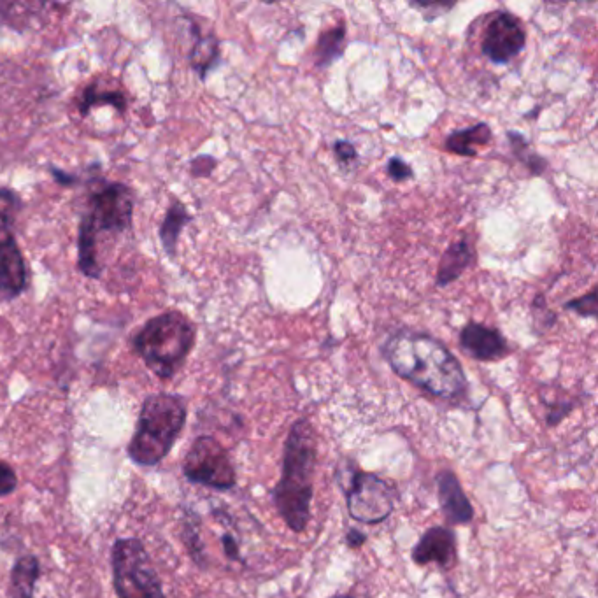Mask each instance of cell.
Listing matches in <instances>:
<instances>
[{
	"label": "cell",
	"instance_id": "obj_1",
	"mask_svg": "<svg viewBox=\"0 0 598 598\" xmlns=\"http://www.w3.org/2000/svg\"><path fill=\"white\" fill-rule=\"evenodd\" d=\"M383 351L395 374L434 397L458 399L467 392L462 364L432 335L400 330Z\"/></svg>",
	"mask_w": 598,
	"mask_h": 598
},
{
	"label": "cell",
	"instance_id": "obj_2",
	"mask_svg": "<svg viewBox=\"0 0 598 598\" xmlns=\"http://www.w3.org/2000/svg\"><path fill=\"white\" fill-rule=\"evenodd\" d=\"M316 449L318 441L311 421H295L286 437L283 474L272 492L279 516L295 534H302L311 520Z\"/></svg>",
	"mask_w": 598,
	"mask_h": 598
},
{
	"label": "cell",
	"instance_id": "obj_3",
	"mask_svg": "<svg viewBox=\"0 0 598 598\" xmlns=\"http://www.w3.org/2000/svg\"><path fill=\"white\" fill-rule=\"evenodd\" d=\"M197 327L181 311L151 318L132 339V348L157 378L172 379L192 353Z\"/></svg>",
	"mask_w": 598,
	"mask_h": 598
},
{
	"label": "cell",
	"instance_id": "obj_4",
	"mask_svg": "<svg viewBox=\"0 0 598 598\" xmlns=\"http://www.w3.org/2000/svg\"><path fill=\"white\" fill-rule=\"evenodd\" d=\"M186 423V402L179 395L155 393L144 400L136 432L129 442L130 460L141 467H155L171 453Z\"/></svg>",
	"mask_w": 598,
	"mask_h": 598
},
{
	"label": "cell",
	"instance_id": "obj_5",
	"mask_svg": "<svg viewBox=\"0 0 598 598\" xmlns=\"http://www.w3.org/2000/svg\"><path fill=\"white\" fill-rule=\"evenodd\" d=\"M134 216V195L123 183H109L93 193L90 209L79 227L78 267L86 278L100 279L99 235L129 230Z\"/></svg>",
	"mask_w": 598,
	"mask_h": 598
},
{
	"label": "cell",
	"instance_id": "obj_6",
	"mask_svg": "<svg viewBox=\"0 0 598 598\" xmlns=\"http://www.w3.org/2000/svg\"><path fill=\"white\" fill-rule=\"evenodd\" d=\"M335 479L346 497L349 516L353 520L364 525H378L393 513V488L376 474L364 472L348 458H342Z\"/></svg>",
	"mask_w": 598,
	"mask_h": 598
},
{
	"label": "cell",
	"instance_id": "obj_7",
	"mask_svg": "<svg viewBox=\"0 0 598 598\" xmlns=\"http://www.w3.org/2000/svg\"><path fill=\"white\" fill-rule=\"evenodd\" d=\"M113 586L118 598H165L157 570L143 541L122 537L111 549Z\"/></svg>",
	"mask_w": 598,
	"mask_h": 598
},
{
	"label": "cell",
	"instance_id": "obj_8",
	"mask_svg": "<svg viewBox=\"0 0 598 598\" xmlns=\"http://www.w3.org/2000/svg\"><path fill=\"white\" fill-rule=\"evenodd\" d=\"M18 209V193L11 188H0V293L8 300L20 297L29 285L25 258L16 243Z\"/></svg>",
	"mask_w": 598,
	"mask_h": 598
},
{
	"label": "cell",
	"instance_id": "obj_9",
	"mask_svg": "<svg viewBox=\"0 0 598 598\" xmlns=\"http://www.w3.org/2000/svg\"><path fill=\"white\" fill-rule=\"evenodd\" d=\"M183 474L193 485L227 492L237 485V474L227 449L211 435H200L188 449Z\"/></svg>",
	"mask_w": 598,
	"mask_h": 598
},
{
	"label": "cell",
	"instance_id": "obj_10",
	"mask_svg": "<svg viewBox=\"0 0 598 598\" xmlns=\"http://www.w3.org/2000/svg\"><path fill=\"white\" fill-rule=\"evenodd\" d=\"M525 44L527 32L516 16L499 11L488 18L481 39V51L490 62L499 65L513 62L525 50Z\"/></svg>",
	"mask_w": 598,
	"mask_h": 598
},
{
	"label": "cell",
	"instance_id": "obj_11",
	"mask_svg": "<svg viewBox=\"0 0 598 598\" xmlns=\"http://www.w3.org/2000/svg\"><path fill=\"white\" fill-rule=\"evenodd\" d=\"M460 346L477 362H493L509 355L506 337L497 328L469 321L460 332Z\"/></svg>",
	"mask_w": 598,
	"mask_h": 598
},
{
	"label": "cell",
	"instance_id": "obj_12",
	"mask_svg": "<svg viewBox=\"0 0 598 598\" xmlns=\"http://www.w3.org/2000/svg\"><path fill=\"white\" fill-rule=\"evenodd\" d=\"M413 560L418 565L437 563L441 569H451L456 563V537L446 527L430 528L414 546Z\"/></svg>",
	"mask_w": 598,
	"mask_h": 598
},
{
	"label": "cell",
	"instance_id": "obj_13",
	"mask_svg": "<svg viewBox=\"0 0 598 598\" xmlns=\"http://www.w3.org/2000/svg\"><path fill=\"white\" fill-rule=\"evenodd\" d=\"M437 493L442 513L453 525H469L474 520V507L463 492L458 477L451 470H441L437 476Z\"/></svg>",
	"mask_w": 598,
	"mask_h": 598
},
{
	"label": "cell",
	"instance_id": "obj_14",
	"mask_svg": "<svg viewBox=\"0 0 598 598\" xmlns=\"http://www.w3.org/2000/svg\"><path fill=\"white\" fill-rule=\"evenodd\" d=\"M476 251L469 239H462L451 244L442 255L439 271H437V286H448L462 276L463 272L474 264Z\"/></svg>",
	"mask_w": 598,
	"mask_h": 598
},
{
	"label": "cell",
	"instance_id": "obj_15",
	"mask_svg": "<svg viewBox=\"0 0 598 598\" xmlns=\"http://www.w3.org/2000/svg\"><path fill=\"white\" fill-rule=\"evenodd\" d=\"M492 129L488 123H477L469 129L456 130L446 139V150L460 157H477L479 150L492 143Z\"/></svg>",
	"mask_w": 598,
	"mask_h": 598
},
{
	"label": "cell",
	"instance_id": "obj_16",
	"mask_svg": "<svg viewBox=\"0 0 598 598\" xmlns=\"http://www.w3.org/2000/svg\"><path fill=\"white\" fill-rule=\"evenodd\" d=\"M39 577L41 563L37 556H20L11 570V598H34Z\"/></svg>",
	"mask_w": 598,
	"mask_h": 598
},
{
	"label": "cell",
	"instance_id": "obj_17",
	"mask_svg": "<svg viewBox=\"0 0 598 598\" xmlns=\"http://www.w3.org/2000/svg\"><path fill=\"white\" fill-rule=\"evenodd\" d=\"M192 220V216L188 213L185 204L179 200H172L171 206L167 209L164 223L158 230L162 244H164L165 251L169 257L176 255V248H178L179 235L186 227V223Z\"/></svg>",
	"mask_w": 598,
	"mask_h": 598
},
{
	"label": "cell",
	"instance_id": "obj_18",
	"mask_svg": "<svg viewBox=\"0 0 598 598\" xmlns=\"http://www.w3.org/2000/svg\"><path fill=\"white\" fill-rule=\"evenodd\" d=\"M346 48V29L344 25L328 29L321 34L314 51V65L325 69L328 65L334 64L337 58L342 57Z\"/></svg>",
	"mask_w": 598,
	"mask_h": 598
},
{
	"label": "cell",
	"instance_id": "obj_19",
	"mask_svg": "<svg viewBox=\"0 0 598 598\" xmlns=\"http://www.w3.org/2000/svg\"><path fill=\"white\" fill-rule=\"evenodd\" d=\"M99 106H113L118 111H125L127 99L123 97V93L116 92V90H106V88H100L99 85H90L81 97L79 111L86 116V114H90L93 107Z\"/></svg>",
	"mask_w": 598,
	"mask_h": 598
},
{
	"label": "cell",
	"instance_id": "obj_20",
	"mask_svg": "<svg viewBox=\"0 0 598 598\" xmlns=\"http://www.w3.org/2000/svg\"><path fill=\"white\" fill-rule=\"evenodd\" d=\"M220 57V44L214 36H197V41L193 44L192 60L193 69L199 72L200 78L206 79L207 72L213 69L214 64Z\"/></svg>",
	"mask_w": 598,
	"mask_h": 598
},
{
	"label": "cell",
	"instance_id": "obj_21",
	"mask_svg": "<svg viewBox=\"0 0 598 598\" xmlns=\"http://www.w3.org/2000/svg\"><path fill=\"white\" fill-rule=\"evenodd\" d=\"M509 143L513 146L514 155L520 158L523 164L527 165L528 169L532 174H541L546 169V160L539 157L535 151H532L530 144L527 143V139L518 134V132H509Z\"/></svg>",
	"mask_w": 598,
	"mask_h": 598
},
{
	"label": "cell",
	"instance_id": "obj_22",
	"mask_svg": "<svg viewBox=\"0 0 598 598\" xmlns=\"http://www.w3.org/2000/svg\"><path fill=\"white\" fill-rule=\"evenodd\" d=\"M565 309H567V311H574V313L579 314V316H584V318H595L598 309L597 288H593V290H591L590 293H586L584 297L570 300V302L565 304Z\"/></svg>",
	"mask_w": 598,
	"mask_h": 598
},
{
	"label": "cell",
	"instance_id": "obj_23",
	"mask_svg": "<svg viewBox=\"0 0 598 598\" xmlns=\"http://www.w3.org/2000/svg\"><path fill=\"white\" fill-rule=\"evenodd\" d=\"M18 488V476L13 467L6 462H0V499L9 497Z\"/></svg>",
	"mask_w": 598,
	"mask_h": 598
},
{
	"label": "cell",
	"instance_id": "obj_24",
	"mask_svg": "<svg viewBox=\"0 0 598 598\" xmlns=\"http://www.w3.org/2000/svg\"><path fill=\"white\" fill-rule=\"evenodd\" d=\"M386 172H388V176H390L393 181H399V183H404L407 179L414 178V172L413 169H411V165L407 164V162H404V160L399 157H392L388 160Z\"/></svg>",
	"mask_w": 598,
	"mask_h": 598
},
{
	"label": "cell",
	"instance_id": "obj_25",
	"mask_svg": "<svg viewBox=\"0 0 598 598\" xmlns=\"http://www.w3.org/2000/svg\"><path fill=\"white\" fill-rule=\"evenodd\" d=\"M185 542L190 553H192L195 562L202 563V556H204V548H202V542H200V535L197 532L195 525L185 523Z\"/></svg>",
	"mask_w": 598,
	"mask_h": 598
},
{
	"label": "cell",
	"instance_id": "obj_26",
	"mask_svg": "<svg viewBox=\"0 0 598 598\" xmlns=\"http://www.w3.org/2000/svg\"><path fill=\"white\" fill-rule=\"evenodd\" d=\"M335 158L341 162L344 167H349L351 164H355L358 160L356 155V148L349 141H337L334 144Z\"/></svg>",
	"mask_w": 598,
	"mask_h": 598
},
{
	"label": "cell",
	"instance_id": "obj_27",
	"mask_svg": "<svg viewBox=\"0 0 598 598\" xmlns=\"http://www.w3.org/2000/svg\"><path fill=\"white\" fill-rule=\"evenodd\" d=\"M214 167H216V160L213 157H199L193 160L190 171H192L193 176L204 178V176H209L213 172Z\"/></svg>",
	"mask_w": 598,
	"mask_h": 598
},
{
	"label": "cell",
	"instance_id": "obj_28",
	"mask_svg": "<svg viewBox=\"0 0 598 598\" xmlns=\"http://www.w3.org/2000/svg\"><path fill=\"white\" fill-rule=\"evenodd\" d=\"M221 544H223V551H225V556H227V558L234 560V562H243L241 551H239V544H237V541H235L232 535H223V537H221Z\"/></svg>",
	"mask_w": 598,
	"mask_h": 598
},
{
	"label": "cell",
	"instance_id": "obj_29",
	"mask_svg": "<svg viewBox=\"0 0 598 598\" xmlns=\"http://www.w3.org/2000/svg\"><path fill=\"white\" fill-rule=\"evenodd\" d=\"M365 539H367V537H365V534H362L360 530L351 528L348 535H346V544H348L349 548H360V546H364Z\"/></svg>",
	"mask_w": 598,
	"mask_h": 598
},
{
	"label": "cell",
	"instance_id": "obj_30",
	"mask_svg": "<svg viewBox=\"0 0 598 598\" xmlns=\"http://www.w3.org/2000/svg\"><path fill=\"white\" fill-rule=\"evenodd\" d=\"M334 598H351V597H342V595H341V597H334Z\"/></svg>",
	"mask_w": 598,
	"mask_h": 598
}]
</instances>
